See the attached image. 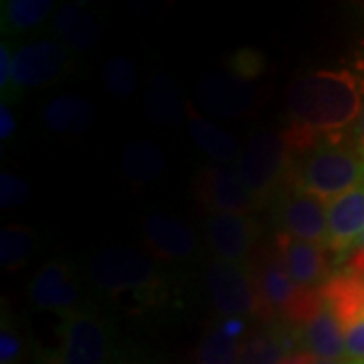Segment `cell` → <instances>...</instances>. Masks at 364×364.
<instances>
[{"instance_id": "ba28073f", "label": "cell", "mask_w": 364, "mask_h": 364, "mask_svg": "<svg viewBox=\"0 0 364 364\" xmlns=\"http://www.w3.org/2000/svg\"><path fill=\"white\" fill-rule=\"evenodd\" d=\"M195 196L208 215H253L267 205L249 191L237 168L227 164H208L198 170Z\"/></svg>"}, {"instance_id": "5bb4252c", "label": "cell", "mask_w": 364, "mask_h": 364, "mask_svg": "<svg viewBox=\"0 0 364 364\" xmlns=\"http://www.w3.org/2000/svg\"><path fill=\"white\" fill-rule=\"evenodd\" d=\"M257 83L237 77L229 71L208 73L195 85L196 107L223 119L247 116L257 104Z\"/></svg>"}, {"instance_id": "f546056e", "label": "cell", "mask_w": 364, "mask_h": 364, "mask_svg": "<svg viewBox=\"0 0 364 364\" xmlns=\"http://www.w3.org/2000/svg\"><path fill=\"white\" fill-rule=\"evenodd\" d=\"M31 198V186L28 182L18 176L13 170H2L0 172V208H16L23 207Z\"/></svg>"}, {"instance_id": "d590c367", "label": "cell", "mask_w": 364, "mask_h": 364, "mask_svg": "<svg viewBox=\"0 0 364 364\" xmlns=\"http://www.w3.org/2000/svg\"><path fill=\"white\" fill-rule=\"evenodd\" d=\"M117 364H146V363H142V360H119Z\"/></svg>"}, {"instance_id": "e575fe53", "label": "cell", "mask_w": 364, "mask_h": 364, "mask_svg": "<svg viewBox=\"0 0 364 364\" xmlns=\"http://www.w3.org/2000/svg\"><path fill=\"white\" fill-rule=\"evenodd\" d=\"M312 364H346V363H340V360H324V358H316Z\"/></svg>"}, {"instance_id": "8992f818", "label": "cell", "mask_w": 364, "mask_h": 364, "mask_svg": "<svg viewBox=\"0 0 364 364\" xmlns=\"http://www.w3.org/2000/svg\"><path fill=\"white\" fill-rule=\"evenodd\" d=\"M71 49L63 41L35 39L14 49L13 77L9 91L2 95V102L13 104L18 93L28 90H39L57 83L71 71Z\"/></svg>"}, {"instance_id": "9c48e42d", "label": "cell", "mask_w": 364, "mask_h": 364, "mask_svg": "<svg viewBox=\"0 0 364 364\" xmlns=\"http://www.w3.org/2000/svg\"><path fill=\"white\" fill-rule=\"evenodd\" d=\"M205 286L221 318H257L259 298L249 265L213 259L205 269Z\"/></svg>"}, {"instance_id": "5b68a950", "label": "cell", "mask_w": 364, "mask_h": 364, "mask_svg": "<svg viewBox=\"0 0 364 364\" xmlns=\"http://www.w3.org/2000/svg\"><path fill=\"white\" fill-rule=\"evenodd\" d=\"M249 269L253 273L259 312L257 320L265 322H284L296 330H304L318 314L324 304L318 287L298 286L287 272L286 263L273 241L263 243L249 261Z\"/></svg>"}, {"instance_id": "7c38bea8", "label": "cell", "mask_w": 364, "mask_h": 364, "mask_svg": "<svg viewBox=\"0 0 364 364\" xmlns=\"http://www.w3.org/2000/svg\"><path fill=\"white\" fill-rule=\"evenodd\" d=\"M263 227L253 215H208L205 239L215 259L249 265L261 247Z\"/></svg>"}, {"instance_id": "d6986e66", "label": "cell", "mask_w": 364, "mask_h": 364, "mask_svg": "<svg viewBox=\"0 0 364 364\" xmlns=\"http://www.w3.org/2000/svg\"><path fill=\"white\" fill-rule=\"evenodd\" d=\"M144 114L158 128H176L186 114V104H182L174 79L158 71L152 73L142 95Z\"/></svg>"}, {"instance_id": "7402d4cb", "label": "cell", "mask_w": 364, "mask_h": 364, "mask_svg": "<svg viewBox=\"0 0 364 364\" xmlns=\"http://www.w3.org/2000/svg\"><path fill=\"white\" fill-rule=\"evenodd\" d=\"M186 122L195 144L213 160V164L231 166V162L239 160L241 150L237 140L229 132H225L215 122L203 116L193 102H186Z\"/></svg>"}, {"instance_id": "9a60e30c", "label": "cell", "mask_w": 364, "mask_h": 364, "mask_svg": "<svg viewBox=\"0 0 364 364\" xmlns=\"http://www.w3.org/2000/svg\"><path fill=\"white\" fill-rule=\"evenodd\" d=\"M273 245L279 251L291 279L304 287H320L332 275L336 261L332 253L320 243H310L296 239L291 235L275 231L272 237Z\"/></svg>"}, {"instance_id": "d6a6232c", "label": "cell", "mask_w": 364, "mask_h": 364, "mask_svg": "<svg viewBox=\"0 0 364 364\" xmlns=\"http://www.w3.org/2000/svg\"><path fill=\"white\" fill-rule=\"evenodd\" d=\"M342 267H344V269H348V272L356 273V275H363L364 277V233L363 237L356 241L354 249L348 253V257H346V261L342 263Z\"/></svg>"}, {"instance_id": "30bf717a", "label": "cell", "mask_w": 364, "mask_h": 364, "mask_svg": "<svg viewBox=\"0 0 364 364\" xmlns=\"http://www.w3.org/2000/svg\"><path fill=\"white\" fill-rule=\"evenodd\" d=\"M269 205L275 231L324 245L328 233V207L324 203L284 182L273 193Z\"/></svg>"}, {"instance_id": "ffe728a7", "label": "cell", "mask_w": 364, "mask_h": 364, "mask_svg": "<svg viewBox=\"0 0 364 364\" xmlns=\"http://www.w3.org/2000/svg\"><path fill=\"white\" fill-rule=\"evenodd\" d=\"M53 31L71 51H90L97 45L102 28L85 2H69L61 6L53 18Z\"/></svg>"}, {"instance_id": "4dcf8cb0", "label": "cell", "mask_w": 364, "mask_h": 364, "mask_svg": "<svg viewBox=\"0 0 364 364\" xmlns=\"http://www.w3.org/2000/svg\"><path fill=\"white\" fill-rule=\"evenodd\" d=\"M13 41L4 39L0 43V91H2V95L9 91V85H11V77H13Z\"/></svg>"}, {"instance_id": "52a82bcc", "label": "cell", "mask_w": 364, "mask_h": 364, "mask_svg": "<svg viewBox=\"0 0 364 364\" xmlns=\"http://www.w3.org/2000/svg\"><path fill=\"white\" fill-rule=\"evenodd\" d=\"M235 168L253 195L269 203L273 193L286 182L291 154L282 134L261 130L249 138Z\"/></svg>"}, {"instance_id": "e0dca14e", "label": "cell", "mask_w": 364, "mask_h": 364, "mask_svg": "<svg viewBox=\"0 0 364 364\" xmlns=\"http://www.w3.org/2000/svg\"><path fill=\"white\" fill-rule=\"evenodd\" d=\"M299 346V330L284 322H265L249 332L239 364H282Z\"/></svg>"}, {"instance_id": "484cf974", "label": "cell", "mask_w": 364, "mask_h": 364, "mask_svg": "<svg viewBox=\"0 0 364 364\" xmlns=\"http://www.w3.org/2000/svg\"><path fill=\"white\" fill-rule=\"evenodd\" d=\"M39 245L35 229L26 225H4L0 231V265L4 272H21L33 259Z\"/></svg>"}, {"instance_id": "603a6c76", "label": "cell", "mask_w": 364, "mask_h": 364, "mask_svg": "<svg viewBox=\"0 0 364 364\" xmlns=\"http://www.w3.org/2000/svg\"><path fill=\"white\" fill-rule=\"evenodd\" d=\"M122 176L134 188H142L150 182L158 181L166 168V156L158 144L150 140H134L119 158Z\"/></svg>"}, {"instance_id": "7a4b0ae2", "label": "cell", "mask_w": 364, "mask_h": 364, "mask_svg": "<svg viewBox=\"0 0 364 364\" xmlns=\"http://www.w3.org/2000/svg\"><path fill=\"white\" fill-rule=\"evenodd\" d=\"M87 275L97 298L130 316L168 312L181 299V275L138 247L100 249Z\"/></svg>"}, {"instance_id": "277c9868", "label": "cell", "mask_w": 364, "mask_h": 364, "mask_svg": "<svg viewBox=\"0 0 364 364\" xmlns=\"http://www.w3.org/2000/svg\"><path fill=\"white\" fill-rule=\"evenodd\" d=\"M286 182L326 207L364 184V160L350 134L326 136L301 156L291 158Z\"/></svg>"}, {"instance_id": "4fadbf2b", "label": "cell", "mask_w": 364, "mask_h": 364, "mask_svg": "<svg viewBox=\"0 0 364 364\" xmlns=\"http://www.w3.org/2000/svg\"><path fill=\"white\" fill-rule=\"evenodd\" d=\"M26 296L33 308L57 316L81 308V286L73 263L67 259H51L43 263L28 279Z\"/></svg>"}, {"instance_id": "cb8c5ba5", "label": "cell", "mask_w": 364, "mask_h": 364, "mask_svg": "<svg viewBox=\"0 0 364 364\" xmlns=\"http://www.w3.org/2000/svg\"><path fill=\"white\" fill-rule=\"evenodd\" d=\"M299 344L304 346L299 350L310 352L324 360L344 363V358H346L344 332L340 328L338 320L326 308H322V312L318 314L304 330H299Z\"/></svg>"}, {"instance_id": "4316f807", "label": "cell", "mask_w": 364, "mask_h": 364, "mask_svg": "<svg viewBox=\"0 0 364 364\" xmlns=\"http://www.w3.org/2000/svg\"><path fill=\"white\" fill-rule=\"evenodd\" d=\"M33 340L25 324L2 304L0 318V364H25L33 356Z\"/></svg>"}, {"instance_id": "44dd1931", "label": "cell", "mask_w": 364, "mask_h": 364, "mask_svg": "<svg viewBox=\"0 0 364 364\" xmlns=\"http://www.w3.org/2000/svg\"><path fill=\"white\" fill-rule=\"evenodd\" d=\"M41 119L53 134L83 136L95 122L93 104L79 95H57L43 107Z\"/></svg>"}, {"instance_id": "83f0119b", "label": "cell", "mask_w": 364, "mask_h": 364, "mask_svg": "<svg viewBox=\"0 0 364 364\" xmlns=\"http://www.w3.org/2000/svg\"><path fill=\"white\" fill-rule=\"evenodd\" d=\"M104 85L116 97H130L138 90V71L128 57L116 55L104 67Z\"/></svg>"}, {"instance_id": "3957f363", "label": "cell", "mask_w": 364, "mask_h": 364, "mask_svg": "<svg viewBox=\"0 0 364 364\" xmlns=\"http://www.w3.org/2000/svg\"><path fill=\"white\" fill-rule=\"evenodd\" d=\"M33 364H117L116 320L97 301L59 316L55 344H33Z\"/></svg>"}, {"instance_id": "6da1fadb", "label": "cell", "mask_w": 364, "mask_h": 364, "mask_svg": "<svg viewBox=\"0 0 364 364\" xmlns=\"http://www.w3.org/2000/svg\"><path fill=\"white\" fill-rule=\"evenodd\" d=\"M286 104L282 138L296 158L326 136L350 134L364 107V73L348 67L308 71L289 83Z\"/></svg>"}, {"instance_id": "f1b7e54d", "label": "cell", "mask_w": 364, "mask_h": 364, "mask_svg": "<svg viewBox=\"0 0 364 364\" xmlns=\"http://www.w3.org/2000/svg\"><path fill=\"white\" fill-rule=\"evenodd\" d=\"M265 67H267V59L255 47H241L231 53L225 61V71L233 73L237 77L253 81V83L259 81L261 75L265 73Z\"/></svg>"}, {"instance_id": "2e32d148", "label": "cell", "mask_w": 364, "mask_h": 364, "mask_svg": "<svg viewBox=\"0 0 364 364\" xmlns=\"http://www.w3.org/2000/svg\"><path fill=\"white\" fill-rule=\"evenodd\" d=\"M364 233V184L328 205L326 249L342 267L356 241Z\"/></svg>"}, {"instance_id": "d4e9b609", "label": "cell", "mask_w": 364, "mask_h": 364, "mask_svg": "<svg viewBox=\"0 0 364 364\" xmlns=\"http://www.w3.org/2000/svg\"><path fill=\"white\" fill-rule=\"evenodd\" d=\"M51 0H2L0 31L4 37L23 35L41 26L53 13Z\"/></svg>"}, {"instance_id": "ac0fdd59", "label": "cell", "mask_w": 364, "mask_h": 364, "mask_svg": "<svg viewBox=\"0 0 364 364\" xmlns=\"http://www.w3.org/2000/svg\"><path fill=\"white\" fill-rule=\"evenodd\" d=\"M247 334L245 318L217 320L198 342L196 364H239Z\"/></svg>"}, {"instance_id": "836d02e7", "label": "cell", "mask_w": 364, "mask_h": 364, "mask_svg": "<svg viewBox=\"0 0 364 364\" xmlns=\"http://www.w3.org/2000/svg\"><path fill=\"white\" fill-rule=\"evenodd\" d=\"M350 140L352 144H354V148H356V152H358L364 160V107H363V112H360L358 122H356V124H354V128H352Z\"/></svg>"}, {"instance_id": "8fae6325", "label": "cell", "mask_w": 364, "mask_h": 364, "mask_svg": "<svg viewBox=\"0 0 364 364\" xmlns=\"http://www.w3.org/2000/svg\"><path fill=\"white\" fill-rule=\"evenodd\" d=\"M142 241L148 253L160 263L181 267L196 259L200 243L198 235L186 221L176 215L154 213L142 219Z\"/></svg>"}, {"instance_id": "1f68e13d", "label": "cell", "mask_w": 364, "mask_h": 364, "mask_svg": "<svg viewBox=\"0 0 364 364\" xmlns=\"http://www.w3.org/2000/svg\"><path fill=\"white\" fill-rule=\"evenodd\" d=\"M14 132H16V116H14L13 104L2 102L0 104V140L2 142L13 140Z\"/></svg>"}]
</instances>
